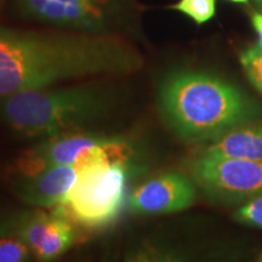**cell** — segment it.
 I'll return each instance as SVG.
<instances>
[{"label": "cell", "instance_id": "obj_1", "mask_svg": "<svg viewBox=\"0 0 262 262\" xmlns=\"http://www.w3.org/2000/svg\"><path fill=\"white\" fill-rule=\"evenodd\" d=\"M142 56L117 35L0 27V96L62 81L135 73Z\"/></svg>", "mask_w": 262, "mask_h": 262}, {"label": "cell", "instance_id": "obj_2", "mask_svg": "<svg viewBox=\"0 0 262 262\" xmlns=\"http://www.w3.org/2000/svg\"><path fill=\"white\" fill-rule=\"evenodd\" d=\"M159 103L170 127L192 142H209L226 131L253 123L260 112L257 104L233 85L193 71L166 78Z\"/></svg>", "mask_w": 262, "mask_h": 262}, {"label": "cell", "instance_id": "obj_3", "mask_svg": "<svg viewBox=\"0 0 262 262\" xmlns=\"http://www.w3.org/2000/svg\"><path fill=\"white\" fill-rule=\"evenodd\" d=\"M133 156V147L120 136L90 148L74 164L78 178L70 194L52 210L88 231L113 225L126 204Z\"/></svg>", "mask_w": 262, "mask_h": 262}, {"label": "cell", "instance_id": "obj_4", "mask_svg": "<svg viewBox=\"0 0 262 262\" xmlns=\"http://www.w3.org/2000/svg\"><path fill=\"white\" fill-rule=\"evenodd\" d=\"M0 113L18 135L50 139L100 119L113 98L96 84L60 89H33L2 96Z\"/></svg>", "mask_w": 262, "mask_h": 262}, {"label": "cell", "instance_id": "obj_5", "mask_svg": "<svg viewBox=\"0 0 262 262\" xmlns=\"http://www.w3.org/2000/svg\"><path fill=\"white\" fill-rule=\"evenodd\" d=\"M26 18L62 31L117 35L131 19L133 0H16Z\"/></svg>", "mask_w": 262, "mask_h": 262}, {"label": "cell", "instance_id": "obj_6", "mask_svg": "<svg viewBox=\"0 0 262 262\" xmlns=\"http://www.w3.org/2000/svg\"><path fill=\"white\" fill-rule=\"evenodd\" d=\"M191 173L202 189L212 196L250 201L262 195V162L198 156L191 164Z\"/></svg>", "mask_w": 262, "mask_h": 262}, {"label": "cell", "instance_id": "obj_7", "mask_svg": "<svg viewBox=\"0 0 262 262\" xmlns=\"http://www.w3.org/2000/svg\"><path fill=\"white\" fill-rule=\"evenodd\" d=\"M17 235L41 262L56 260L79 238L77 226L52 209L21 212Z\"/></svg>", "mask_w": 262, "mask_h": 262}, {"label": "cell", "instance_id": "obj_8", "mask_svg": "<svg viewBox=\"0 0 262 262\" xmlns=\"http://www.w3.org/2000/svg\"><path fill=\"white\" fill-rule=\"evenodd\" d=\"M117 136L97 133L72 131L42 141L16 159L14 170L18 176H31L57 165H74L90 148L111 142Z\"/></svg>", "mask_w": 262, "mask_h": 262}, {"label": "cell", "instance_id": "obj_9", "mask_svg": "<svg viewBox=\"0 0 262 262\" xmlns=\"http://www.w3.org/2000/svg\"><path fill=\"white\" fill-rule=\"evenodd\" d=\"M194 201L191 180L179 172H166L137 186L125 205L134 214L157 215L187 209Z\"/></svg>", "mask_w": 262, "mask_h": 262}, {"label": "cell", "instance_id": "obj_10", "mask_svg": "<svg viewBox=\"0 0 262 262\" xmlns=\"http://www.w3.org/2000/svg\"><path fill=\"white\" fill-rule=\"evenodd\" d=\"M78 178L74 165H57L31 176H18L16 191L25 204L51 209L63 203Z\"/></svg>", "mask_w": 262, "mask_h": 262}, {"label": "cell", "instance_id": "obj_11", "mask_svg": "<svg viewBox=\"0 0 262 262\" xmlns=\"http://www.w3.org/2000/svg\"><path fill=\"white\" fill-rule=\"evenodd\" d=\"M198 156L262 162V125L249 123L226 131L209 141Z\"/></svg>", "mask_w": 262, "mask_h": 262}, {"label": "cell", "instance_id": "obj_12", "mask_svg": "<svg viewBox=\"0 0 262 262\" xmlns=\"http://www.w3.org/2000/svg\"><path fill=\"white\" fill-rule=\"evenodd\" d=\"M32 250L17 234L0 237V262H29Z\"/></svg>", "mask_w": 262, "mask_h": 262}, {"label": "cell", "instance_id": "obj_13", "mask_svg": "<svg viewBox=\"0 0 262 262\" xmlns=\"http://www.w3.org/2000/svg\"><path fill=\"white\" fill-rule=\"evenodd\" d=\"M172 8L189 16L198 25L208 22L216 10L215 0H180Z\"/></svg>", "mask_w": 262, "mask_h": 262}, {"label": "cell", "instance_id": "obj_14", "mask_svg": "<svg viewBox=\"0 0 262 262\" xmlns=\"http://www.w3.org/2000/svg\"><path fill=\"white\" fill-rule=\"evenodd\" d=\"M241 62L249 79L262 93V45H253L244 50L241 55Z\"/></svg>", "mask_w": 262, "mask_h": 262}, {"label": "cell", "instance_id": "obj_15", "mask_svg": "<svg viewBox=\"0 0 262 262\" xmlns=\"http://www.w3.org/2000/svg\"><path fill=\"white\" fill-rule=\"evenodd\" d=\"M125 262H182L180 257L155 245H143L134 251Z\"/></svg>", "mask_w": 262, "mask_h": 262}, {"label": "cell", "instance_id": "obj_16", "mask_svg": "<svg viewBox=\"0 0 262 262\" xmlns=\"http://www.w3.org/2000/svg\"><path fill=\"white\" fill-rule=\"evenodd\" d=\"M235 217L244 224L262 227V195L250 199L235 214Z\"/></svg>", "mask_w": 262, "mask_h": 262}, {"label": "cell", "instance_id": "obj_17", "mask_svg": "<svg viewBox=\"0 0 262 262\" xmlns=\"http://www.w3.org/2000/svg\"><path fill=\"white\" fill-rule=\"evenodd\" d=\"M19 214L21 212H16L14 215L0 216V237L17 234Z\"/></svg>", "mask_w": 262, "mask_h": 262}, {"label": "cell", "instance_id": "obj_18", "mask_svg": "<svg viewBox=\"0 0 262 262\" xmlns=\"http://www.w3.org/2000/svg\"><path fill=\"white\" fill-rule=\"evenodd\" d=\"M253 25L258 35H260V44L262 45V14L253 15Z\"/></svg>", "mask_w": 262, "mask_h": 262}, {"label": "cell", "instance_id": "obj_19", "mask_svg": "<svg viewBox=\"0 0 262 262\" xmlns=\"http://www.w3.org/2000/svg\"><path fill=\"white\" fill-rule=\"evenodd\" d=\"M231 2H233V3H247L248 0H231Z\"/></svg>", "mask_w": 262, "mask_h": 262}, {"label": "cell", "instance_id": "obj_20", "mask_svg": "<svg viewBox=\"0 0 262 262\" xmlns=\"http://www.w3.org/2000/svg\"><path fill=\"white\" fill-rule=\"evenodd\" d=\"M256 2L258 3V4H261V5H262V0H256Z\"/></svg>", "mask_w": 262, "mask_h": 262}]
</instances>
